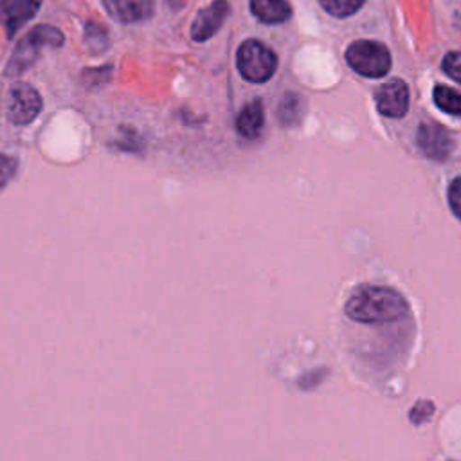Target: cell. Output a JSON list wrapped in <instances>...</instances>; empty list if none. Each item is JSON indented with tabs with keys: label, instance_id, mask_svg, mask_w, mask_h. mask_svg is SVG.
Wrapping results in <instances>:
<instances>
[{
	"label": "cell",
	"instance_id": "6da1fadb",
	"mask_svg": "<svg viewBox=\"0 0 461 461\" xmlns=\"http://www.w3.org/2000/svg\"><path fill=\"white\" fill-rule=\"evenodd\" d=\"M344 310L358 322H391L405 313L407 303L393 288L364 285L349 295Z\"/></svg>",
	"mask_w": 461,
	"mask_h": 461
},
{
	"label": "cell",
	"instance_id": "7a4b0ae2",
	"mask_svg": "<svg viewBox=\"0 0 461 461\" xmlns=\"http://www.w3.org/2000/svg\"><path fill=\"white\" fill-rule=\"evenodd\" d=\"M65 41L63 32L58 27L52 25H36L32 27L14 47L7 67L5 74L11 77L20 76L25 72L40 56L43 47H61Z\"/></svg>",
	"mask_w": 461,
	"mask_h": 461
},
{
	"label": "cell",
	"instance_id": "3957f363",
	"mask_svg": "<svg viewBox=\"0 0 461 461\" xmlns=\"http://www.w3.org/2000/svg\"><path fill=\"white\" fill-rule=\"evenodd\" d=\"M236 65L240 74L252 83L268 81L277 68V56L274 50L259 40H245L236 54Z\"/></svg>",
	"mask_w": 461,
	"mask_h": 461
},
{
	"label": "cell",
	"instance_id": "277c9868",
	"mask_svg": "<svg viewBox=\"0 0 461 461\" xmlns=\"http://www.w3.org/2000/svg\"><path fill=\"white\" fill-rule=\"evenodd\" d=\"M349 67L366 77H382L391 68V54L387 47L373 40H357L346 50Z\"/></svg>",
	"mask_w": 461,
	"mask_h": 461
},
{
	"label": "cell",
	"instance_id": "5b68a950",
	"mask_svg": "<svg viewBox=\"0 0 461 461\" xmlns=\"http://www.w3.org/2000/svg\"><path fill=\"white\" fill-rule=\"evenodd\" d=\"M41 112L40 94L27 83H16L7 95V119L16 124H29Z\"/></svg>",
	"mask_w": 461,
	"mask_h": 461
},
{
	"label": "cell",
	"instance_id": "8992f818",
	"mask_svg": "<svg viewBox=\"0 0 461 461\" xmlns=\"http://www.w3.org/2000/svg\"><path fill=\"white\" fill-rule=\"evenodd\" d=\"M421 153L434 160H445L454 151V137L438 122H423L416 135Z\"/></svg>",
	"mask_w": 461,
	"mask_h": 461
},
{
	"label": "cell",
	"instance_id": "52a82bcc",
	"mask_svg": "<svg viewBox=\"0 0 461 461\" xmlns=\"http://www.w3.org/2000/svg\"><path fill=\"white\" fill-rule=\"evenodd\" d=\"M375 101L382 115L402 117L409 108V86L398 77L389 79L376 90Z\"/></svg>",
	"mask_w": 461,
	"mask_h": 461
},
{
	"label": "cell",
	"instance_id": "ba28073f",
	"mask_svg": "<svg viewBox=\"0 0 461 461\" xmlns=\"http://www.w3.org/2000/svg\"><path fill=\"white\" fill-rule=\"evenodd\" d=\"M229 2L214 0L205 9H202L191 25V38L194 41H205L214 36V32L223 25L229 16Z\"/></svg>",
	"mask_w": 461,
	"mask_h": 461
},
{
	"label": "cell",
	"instance_id": "9c48e42d",
	"mask_svg": "<svg viewBox=\"0 0 461 461\" xmlns=\"http://www.w3.org/2000/svg\"><path fill=\"white\" fill-rule=\"evenodd\" d=\"M41 0H0V23L5 34L14 36L38 13Z\"/></svg>",
	"mask_w": 461,
	"mask_h": 461
},
{
	"label": "cell",
	"instance_id": "30bf717a",
	"mask_svg": "<svg viewBox=\"0 0 461 461\" xmlns=\"http://www.w3.org/2000/svg\"><path fill=\"white\" fill-rule=\"evenodd\" d=\"M108 14L119 23H137L151 18L155 0H103Z\"/></svg>",
	"mask_w": 461,
	"mask_h": 461
},
{
	"label": "cell",
	"instance_id": "8fae6325",
	"mask_svg": "<svg viewBox=\"0 0 461 461\" xmlns=\"http://www.w3.org/2000/svg\"><path fill=\"white\" fill-rule=\"evenodd\" d=\"M265 126V110L259 99L247 103L236 117V130L245 139H258Z\"/></svg>",
	"mask_w": 461,
	"mask_h": 461
},
{
	"label": "cell",
	"instance_id": "7c38bea8",
	"mask_svg": "<svg viewBox=\"0 0 461 461\" xmlns=\"http://www.w3.org/2000/svg\"><path fill=\"white\" fill-rule=\"evenodd\" d=\"M250 11L263 23H281L292 14L286 0H250Z\"/></svg>",
	"mask_w": 461,
	"mask_h": 461
},
{
	"label": "cell",
	"instance_id": "4fadbf2b",
	"mask_svg": "<svg viewBox=\"0 0 461 461\" xmlns=\"http://www.w3.org/2000/svg\"><path fill=\"white\" fill-rule=\"evenodd\" d=\"M303 106H304V101H303V97L299 94L286 92L283 95V99L279 101L277 110H276L279 124H283V126H295V124H299V121L303 117V112H304Z\"/></svg>",
	"mask_w": 461,
	"mask_h": 461
},
{
	"label": "cell",
	"instance_id": "5bb4252c",
	"mask_svg": "<svg viewBox=\"0 0 461 461\" xmlns=\"http://www.w3.org/2000/svg\"><path fill=\"white\" fill-rule=\"evenodd\" d=\"M432 97L439 110L450 115H461V94L457 90L445 85H438L432 92Z\"/></svg>",
	"mask_w": 461,
	"mask_h": 461
},
{
	"label": "cell",
	"instance_id": "9a60e30c",
	"mask_svg": "<svg viewBox=\"0 0 461 461\" xmlns=\"http://www.w3.org/2000/svg\"><path fill=\"white\" fill-rule=\"evenodd\" d=\"M366 0H319L322 9L333 16H349L357 13Z\"/></svg>",
	"mask_w": 461,
	"mask_h": 461
},
{
	"label": "cell",
	"instance_id": "2e32d148",
	"mask_svg": "<svg viewBox=\"0 0 461 461\" xmlns=\"http://www.w3.org/2000/svg\"><path fill=\"white\" fill-rule=\"evenodd\" d=\"M85 38H86V43L88 47L94 50V52H101L106 43H108V36H106V31L103 27H99L97 23H86V31H85Z\"/></svg>",
	"mask_w": 461,
	"mask_h": 461
},
{
	"label": "cell",
	"instance_id": "e0dca14e",
	"mask_svg": "<svg viewBox=\"0 0 461 461\" xmlns=\"http://www.w3.org/2000/svg\"><path fill=\"white\" fill-rule=\"evenodd\" d=\"M443 70L447 72V76H450L452 79H456L457 83H461V52L459 50H452L448 52L443 61Z\"/></svg>",
	"mask_w": 461,
	"mask_h": 461
},
{
	"label": "cell",
	"instance_id": "ac0fdd59",
	"mask_svg": "<svg viewBox=\"0 0 461 461\" xmlns=\"http://www.w3.org/2000/svg\"><path fill=\"white\" fill-rule=\"evenodd\" d=\"M18 169V160L9 155H0V189L14 176Z\"/></svg>",
	"mask_w": 461,
	"mask_h": 461
},
{
	"label": "cell",
	"instance_id": "d6986e66",
	"mask_svg": "<svg viewBox=\"0 0 461 461\" xmlns=\"http://www.w3.org/2000/svg\"><path fill=\"white\" fill-rule=\"evenodd\" d=\"M448 203L457 218H461V178H454L448 185Z\"/></svg>",
	"mask_w": 461,
	"mask_h": 461
}]
</instances>
